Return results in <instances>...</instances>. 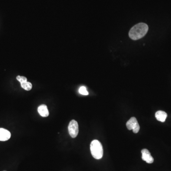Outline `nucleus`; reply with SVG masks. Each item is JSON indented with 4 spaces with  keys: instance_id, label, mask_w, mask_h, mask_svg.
Here are the masks:
<instances>
[{
    "instance_id": "1",
    "label": "nucleus",
    "mask_w": 171,
    "mask_h": 171,
    "mask_svg": "<svg viewBox=\"0 0 171 171\" xmlns=\"http://www.w3.org/2000/svg\"><path fill=\"white\" fill-rule=\"evenodd\" d=\"M148 31V26L144 23H139L133 26L130 30L129 36L133 40L141 39Z\"/></svg>"
},
{
    "instance_id": "2",
    "label": "nucleus",
    "mask_w": 171,
    "mask_h": 171,
    "mask_svg": "<svg viewBox=\"0 0 171 171\" xmlns=\"http://www.w3.org/2000/svg\"><path fill=\"white\" fill-rule=\"evenodd\" d=\"M91 154L96 159H100L103 157V148L101 143L98 140H94L90 143Z\"/></svg>"
},
{
    "instance_id": "3",
    "label": "nucleus",
    "mask_w": 171,
    "mask_h": 171,
    "mask_svg": "<svg viewBox=\"0 0 171 171\" xmlns=\"http://www.w3.org/2000/svg\"><path fill=\"white\" fill-rule=\"evenodd\" d=\"M127 128L129 130H132L134 133H138L140 130V126L138 123L137 118L135 117L131 118L128 122L127 124Z\"/></svg>"
},
{
    "instance_id": "4",
    "label": "nucleus",
    "mask_w": 171,
    "mask_h": 171,
    "mask_svg": "<svg viewBox=\"0 0 171 171\" xmlns=\"http://www.w3.org/2000/svg\"><path fill=\"white\" fill-rule=\"evenodd\" d=\"M68 130L71 138H76L78 133V125L77 122L75 120H71L68 125Z\"/></svg>"
},
{
    "instance_id": "5",
    "label": "nucleus",
    "mask_w": 171,
    "mask_h": 171,
    "mask_svg": "<svg viewBox=\"0 0 171 171\" xmlns=\"http://www.w3.org/2000/svg\"><path fill=\"white\" fill-rule=\"evenodd\" d=\"M141 153L142 154V158L143 160L144 161L148 163H152L153 162V158L148 149H143L141 151Z\"/></svg>"
},
{
    "instance_id": "6",
    "label": "nucleus",
    "mask_w": 171,
    "mask_h": 171,
    "mask_svg": "<svg viewBox=\"0 0 171 171\" xmlns=\"http://www.w3.org/2000/svg\"><path fill=\"white\" fill-rule=\"evenodd\" d=\"M11 133L9 131L0 128V141H5L11 138Z\"/></svg>"
},
{
    "instance_id": "7",
    "label": "nucleus",
    "mask_w": 171,
    "mask_h": 171,
    "mask_svg": "<svg viewBox=\"0 0 171 171\" xmlns=\"http://www.w3.org/2000/svg\"><path fill=\"white\" fill-rule=\"evenodd\" d=\"M38 112L43 117H47L49 115V112L47 106L45 105H42L38 108Z\"/></svg>"
},
{
    "instance_id": "8",
    "label": "nucleus",
    "mask_w": 171,
    "mask_h": 171,
    "mask_svg": "<svg viewBox=\"0 0 171 171\" xmlns=\"http://www.w3.org/2000/svg\"><path fill=\"white\" fill-rule=\"evenodd\" d=\"M155 116L157 120L161 122H164L167 118V114L164 111L159 110L156 112Z\"/></svg>"
},
{
    "instance_id": "9",
    "label": "nucleus",
    "mask_w": 171,
    "mask_h": 171,
    "mask_svg": "<svg viewBox=\"0 0 171 171\" xmlns=\"http://www.w3.org/2000/svg\"><path fill=\"white\" fill-rule=\"evenodd\" d=\"M21 85L22 88H23L25 90H27V91H29V90H31L32 87H33L32 83L28 82V81H25V82L21 83Z\"/></svg>"
},
{
    "instance_id": "10",
    "label": "nucleus",
    "mask_w": 171,
    "mask_h": 171,
    "mask_svg": "<svg viewBox=\"0 0 171 171\" xmlns=\"http://www.w3.org/2000/svg\"><path fill=\"white\" fill-rule=\"evenodd\" d=\"M79 93L81 95H85V96L88 95V92L86 88L84 86L81 87L79 88Z\"/></svg>"
},
{
    "instance_id": "11",
    "label": "nucleus",
    "mask_w": 171,
    "mask_h": 171,
    "mask_svg": "<svg viewBox=\"0 0 171 171\" xmlns=\"http://www.w3.org/2000/svg\"><path fill=\"white\" fill-rule=\"evenodd\" d=\"M16 78H17V80H18L21 83H23V82H25V81H27V78L25 77L18 76Z\"/></svg>"
},
{
    "instance_id": "12",
    "label": "nucleus",
    "mask_w": 171,
    "mask_h": 171,
    "mask_svg": "<svg viewBox=\"0 0 171 171\" xmlns=\"http://www.w3.org/2000/svg\"></svg>"
}]
</instances>
